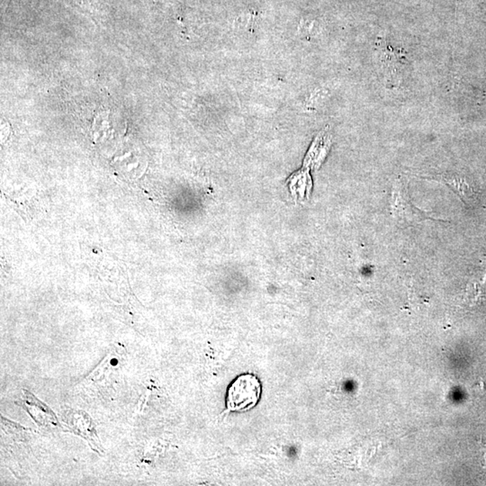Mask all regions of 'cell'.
Listing matches in <instances>:
<instances>
[{"label": "cell", "mask_w": 486, "mask_h": 486, "mask_svg": "<svg viewBox=\"0 0 486 486\" xmlns=\"http://www.w3.org/2000/svg\"><path fill=\"white\" fill-rule=\"evenodd\" d=\"M261 385L257 377L251 374L238 377L227 391L228 411L244 412L257 404L260 398Z\"/></svg>", "instance_id": "1"}, {"label": "cell", "mask_w": 486, "mask_h": 486, "mask_svg": "<svg viewBox=\"0 0 486 486\" xmlns=\"http://www.w3.org/2000/svg\"><path fill=\"white\" fill-rule=\"evenodd\" d=\"M331 145V137L328 128L321 131L315 137L311 143L309 150L306 153L304 160L303 169L310 172L311 170L317 169L323 163L325 157L329 153Z\"/></svg>", "instance_id": "2"}, {"label": "cell", "mask_w": 486, "mask_h": 486, "mask_svg": "<svg viewBox=\"0 0 486 486\" xmlns=\"http://www.w3.org/2000/svg\"><path fill=\"white\" fill-rule=\"evenodd\" d=\"M403 184L397 185L393 191V209L397 216L400 217L401 219L404 220H416L419 217L422 216L420 210L414 209L411 201H409V197L407 189L403 187Z\"/></svg>", "instance_id": "3"}, {"label": "cell", "mask_w": 486, "mask_h": 486, "mask_svg": "<svg viewBox=\"0 0 486 486\" xmlns=\"http://www.w3.org/2000/svg\"><path fill=\"white\" fill-rule=\"evenodd\" d=\"M442 180L447 182L465 202L475 200V191L463 177L445 175L442 177Z\"/></svg>", "instance_id": "4"}, {"label": "cell", "mask_w": 486, "mask_h": 486, "mask_svg": "<svg viewBox=\"0 0 486 486\" xmlns=\"http://www.w3.org/2000/svg\"><path fill=\"white\" fill-rule=\"evenodd\" d=\"M486 294V272L484 280L473 282L468 288V297L471 304H477Z\"/></svg>", "instance_id": "5"}]
</instances>
